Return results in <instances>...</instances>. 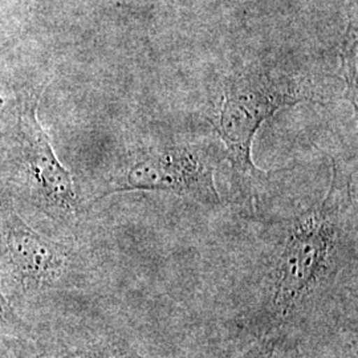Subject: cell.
I'll list each match as a JSON object with an SVG mask.
<instances>
[{
  "instance_id": "1",
  "label": "cell",
  "mask_w": 358,
  "mask_h": 358,
  "mask_svg": "<svg viewBox=\"0 0 358 358\" xmlns=\"http://www.w3.org/2000/svg\"><path fill=\"white\" fill-rule=\"evenodd\" d=\"M352 202L350 180L332 161L328 192L289 220L275 254L266 306L276 325L289 320L336 272Z\"/></svg>"
},
{
  "instance_id": "2",
  "label": "cell",
  "mask_w": 358,
  "mask_h": 358,
  "mask_svg": "<svg viewBox=\"0 0 358 358\" xmlns=\"http://www.w3.org/2000/svg\"><path fill=\"white\" fill-rule=\"evenodd\" d=\"M313 100L309 80L279 69H250L229 77L210 117V125L226 146V157L239 178H268L252 161L256 133L279 110Z\"/></svg>"
},
{
  "instance_id": "3",
  "label": "cell",
  "mask_w": 358,
  "mask_h": 358,
  "mask_svg": "<svg viewBox=\"0 0 358 358\" xmlns=\"http://www.w3.org/2000/svg\"><path fill=\"white\" fill-rule=\"evenodd\" d=\"M215 155L205 145L165 143L138 150L93 203L125 192L174 194L198 205L222 203L215 183Z\"/></svg>"
},
{
  "instance_id": "4",
  "label": "cell",
  "mask_w": 358,
  "mask_h": 358,
  "mask_svg": "<svg viewBox=\"0 0 358 358\" xmlns=\"http://www.w3.org/2000/svg\"><path fill=\"white\" fill-rule=\"evenodd\" d=\"M0 252L7 291L16 308L56 289L71 267L68 245L38 234L13 211L0 220Z\"/></svg>"
},
{
  "instance_id": "5",
  "label": "cell",
  "mask_w": 358,
  "mask_h": 358,
  "mask_svg": "<svg viewBox=\"0 0 358 358\" xmlns=\"http://www.w3.org/2000/svg\"><path fill=\"white\" fill-rule=\"evenodd\" d=\"M22 128L28 143L38 205L52 219L63 224H75L81 211L75 182L71 173L59 162L34 109H28L22 117Z\"/></svg>"
},
{
  "instance_id": "6",
  "label": "cell",
  "mask_w": 358,
  "mask_h": 358,
  "mask_svg": "<svg viewBox=\"0 0 358 358\" xmlns=\"http://www.w3.org/2000/svg\"><path fill=\"white\" fill-rule=\"evenodd\" d=\"M13 358H159L143 356L133 348L118 341H96L68 349H43L31 338L13 344Z\"/></svg>"
},
{
  "instance_id": "7",
  "label": "cell",
  "mask_w": 358,
  "mask_h": 358,
  "mask_svg": "<svg viewBox=\"0 0 358 358\" xmlns=\"http://www.w3.org/2000/svg\"><path fill=\"white\" fill-rule=\"evenodd\" d=\"M31 338H34V328L13 306L0 264V343L13 345Z\"/></svg>"
},
{
  "instance_id": "8",
  "label": "cell",
  "mask_w": 358,
  "mask_h": 358,
  "mask_svg": "<svg viewBox=\"0 0 358 358\" xmlns=\"http://www.w3.org/2000/svg\"><path fill=\"white\" fill-rule=\"evenodd\" d=\"M341 75L345 81V99L357 110V24L350 22L340 48Z\"/></svg>"
},
{
  "instance_id": "9",
  "label": "cell",
  "mask_w": 358,
  "mask_h": 358,
  "mask_svg": "<svg viewBox=\"0 0 358 358\" xmlns=\"http://www.w3.org/2000/svg\"><path fill=\"white\" fill-rule=\"evenodd\" d=\"M276 343H278V334L267 333L260 340H257L250 346L247 350H244L242 355L235 358H272Z\"/></svg>"
},
{
  "instance_id": "10",
  "label": "cell",
  "mask_w": 358,
  "mask_h": 358,
  "mask_svg": "<svg viewBox=\"0 0 358 358\" xmlns=\"http://www.w3.org/2000/svg\"><path fill=\"white\" fill-rule=\"evenodd\" d=\"M0 358H13V345L0 343Z\"/></svg>"
}]
</instances>
